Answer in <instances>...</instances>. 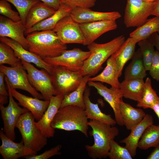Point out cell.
Wrapping results in <instances>:
<instances>
[{
  "label": "cell",
  "instance_id": "6da1fadb",
  "mask_svg": "<svg viewBox=\"0 0 159 159\" xmlns=\"http://www.w3.org/2000/svg\"><path fill=\"white\" fill-rule=\"evenodd\" d=\"M28 50L43 59L60 55L67 50L53 30L35 32L27 35Z\"/></svg>",
  "mask_w": 159,
  "mask_h": 159
},
{
  "label": "cell",
  "instance_id": "7a4b0ae2",
  "mask_svg": "<svg viewBox=\"0 0 159 159\" xmlns=\"http://www.w3.org/2000/svg\"><path fill=\"white\" fill-rule=\"evenodd\" d=\"M125 40V37L121 35L106 43L99 44L94 42L87 45L90 54L85 61L80 70L83 76L87 75L91 77L97 74L102 69L103 64Z\"/></svg>",
  "mask_w": 159,
  "mask_h": 159
},
{
  "label": "cell",
  "instance_id": "3957f363",
  "mask_svg": "<svg viewBox=\"0 0 159 159\" xmlns=\"http://www.w3.org/2000/svg\"><path fill=\"white\" fill-rule=\"evenodd\" d=\"M88 124L92 129L89 132L90 135L93 137L94 142L92 145H85L88 155L93 159L108 157L110 142L118 135V129L116 127L95 120H91Z\"/></svg>",
  "mask_w": 159,
  "mask_h": 159
},
{
  "label": "cell",
  "instance_id": "277c9868",
  "mask_svg": "<svg viewBox=\"0 0 159 159\" xmlns=\"http://www.w3.org/2000/svg\"><path fill=\"white\" fill-rule=\"evenodd\" d=\"M85 110L77 106L68 105L58 110L51 124L54 129L78 130L88 137L89 121Z\"/></svg>",
  "mask_w": 159,
  "mask_h": 159
},
{
  "label": "cell",
  "instance_id": "5b68a950",
  "mask_svg": "<svg viewBox=\"0 0 159 159\" xmlns=\"http://www.w3.org/2000/svg\"><path fill=\"white\" fill-rule=\"evenodd\" d=\"M35 120L32 113L28 111L20 116L15 127L19 130L25 146L37 152L46 145L48 138L37 127Z\"/></svg>",
  "mask_w": 159,
  "mask_h": 159
},
{
  "label": "cell",
  "instance_id": "8992f818",
  "mask_svg": "<svg viewBox=\"0 0 159 159\" xmlns=\"http://www.w3.org/2000/svg\"><path fill=\"white\" fill-rule=\"evenodd\" d=\"M50 75L56 95L64 96L75 90L84 77L80 70L73 71L61 66H53Z\"/></svg>",
  "mask_w": 159,
  "mask_h": 159
},
{
  "label": "cell",
  "instance_id": "52a82bcc",
  "mask_svg": "<svg viewBox=\"0 0 159 159\" xmlns=\"http://www.w3.org/2000/svg\"><path fill=\"white\" fill-rule=\"evenodd\" d=\"M157 1L127 0L124 22L127 28L138 27L144 24L152 13Z\"/></svg>",
  "mask_w": 159,
  "mask_h": 159
},
{
  "label": "cell",
  "instance_id": "ba28073f",
  "mask_svg": "<svg viewBox=\"0 0 159 159\" xmlns=\"http://www.w3.org/2000/svg\"><path fill=\"white\" fill-rule=\"evenodd\" d=\"M25 70L23 65L15 67H7L3 64L0 65V71L5 74V80L7 82L11 88L24 90L33 97L41 100L44 99L42 95L30 84Z\"/></svg>",
  "mask_w": 159,
  "mask_h": 159
},
{
  "label": "cell",
  "instance_id": "9c48e42d",
  "mask_svg": "<svg viewBox=\"0 0 159 159\" xmlns=\"http://www.w3.org/2000/svg\"><path fill=\"white\" fill-rule=\"evenodd\" d=\"M27 71L29 81L32 86L42 95L45 100L56 95L52 85L50 74L45 69L39 70L31 63L21 61Z\"/></svg>",
  "mask_w": 159,
  "mask_h": 159
},
{
  "label": "cell",
  "instance_id": "30bf717a",
  "mask_svg": "<svg viewBox=\"0 0 159 159\" xmlns=\"http://www.w3.org/2000/svg\"><path fill=\"white\" fill-rule=\"evenodd\" d=\"M5 81L9 93V102L6 107L0 105L1 116L4 124L3 130L8 137L14 141L16 139L14 130L16 122L22 114L29 110L26 108L21 107L15 101L8 83Z\"/></svg>",
  "mask_w": 159,
  "mask_h": 159
},
{
  "label": "cell",
  "instance_id": "8fae6325",
  "mask_svg": "<svg viewBox=\"0 0 159 159\" xmlns=\"http://www.w3.org/2000/svg\"><path fill=\"white\" fill-rule=\"evenodd\" d=\"M90 54V51H85L79 48H74L65 50L58 56L43 59L52 66H61L72 71H78L81 70L85 61Z\"/></svg>",
  "mask_w": 159,
  "mask_h": 159
},
{
  "label": "cell",
  "instance_id": "7c38bea8",
  "mask_svg": "<svg viewBox=\"0 0 159 159\" xmlns=\"http://www.w3.org/2000/svg\"><path fill=\"white\" fill-rule=\"evenodd\" d=\"M52 30L63 44L76 43L84 45L85 42L80 24L70 15L61 19Z\"/></svg>",
  "mask_w": 159,
  "mask_h": 159
},
{
  "label": "cell",
  "instance_id": "4fadbf2b",
  "mask_svg": "<svg viewBox=\"0 0 159 159\" xmlns=\"http://www.w3.org/2000/svg\"><path fill=\"white\" fill-rule=\"evenodd\" d=\"M87 84L95 88L97 93L109 104L113 111L117 124L123 125L120 109V104L123 97L121 90L112 87L109 88L100 82L89 81Z\"/></svg>",
  "mask_w": 159,
  "mask_h": 159
},
{
  "label": "cell",
  "instance_id": "5bb4252c",
  "mask_svg": "<svg viewBox=\"0 0 159 159\" xmlns=\"http://www.w3.org/2000/svg\"><path fill=\"white\" fill-rule=\"evenodd\" d=\"M0 138L2 141L0 154L4 159H17L37 154V152L26 147L22 140L16 143L8 137L2 128L0 130Z\"/></svg>",
  "mask_w": 159,
  "mask_h": 159
},
{
  "label": "cell",
  "instance_id": "9a60e30c",
  "mask_svg": "<svg viewBox=\"0 0 159 159\" xmlns=\"http://www.w3.org/2000/svg\"><path fill=\"white\" fill-rule=\"evenodd\" d=\"M26 30L25 24L21 20L14 21L4 16H0V37L13 39L28 50V44L24 36Z\"/></svg>",
  "mask_w": 159,
  "mask_h": 159
},
{
  "label": "cell",
  "instance_id": "2e32d148",
  "mask_svg": "<svg viewBox=\"0 0 159 159\" xmlns=\"http://www.w3.org/2000/svg\"><path fill=\"white\" fill-rule=\"evenodd\" d=\"M70 15L79 24L102 20H115L121 17L118 12H102L93 11L89 8L77 7L73 8Z\"/></svg>",
  "mask_w": 159,
  "mask_h": 159
},
{
  "label": "cell",
  "instance_id": "e0dca14e",
  "mask_svg": "<svg viewBox=\"0 0 159 159\" xmlns=\"http://www.w3.org/2000/svg\"><path fill=\"white\" fill-rule=\"evenodd\" d=\"M85 39L84 45H88L101 35L116 29L117 25L115 20H102L80 24Z\"/></svg>",
  "mask_w": 159,
  "mask_h": 159
},
{
  "label": "cell",
  "instance_id": "ac0fdd59",
  "mask_svg": "<svg viewBox=\"0 0 159 159\" xmlns=\"http://www.w3.org/2000/svg\"><path fill=\"white\" fill-rule=\"evenodd\" d=\"M64 96L57 95L52 96L49 105L42 117L36 124L43 133L47 138L53 137L55 129L51 125V123L57 111L60 107Z\"/></svg>",
  "mask_w": 159,
  "mask_h": 159
},
{
  "label": "cell",
  "instance_id": "d6986e66",
  "mask_svg": "<svg viewBox=\"0 0 159 159\" xmlns=\"http://www.w3.org/2000/svg\"><path fill=\"white\" fill-rule=\"evenodd\" d=\"M0 42L10 46L16 56L21 60L33 63L39 68L43 69L51 74L52 66L46 62L36 54L24 49L19 43L10 38L0 37Z\"/></svg>",
  "mask_w": 159,
  "mask_h": 159
},
{
  "label": "cell",
  "instance_id": "ffe728a7",
  "mask_svg": "<svg viewBox=\"0 0 159 159\" xmlns=\"http://www.w3.org/2000/svg\"><path fill=\"white\" fill-rule=\"evenodd\" d=\"M10 88L12 96L19 102V104L30 112L37 121L40 120L47 109L49 100H42L37 98L29 97L15 89Z\"/></svg>",
  "mask_w": 159,
  "mask_h": 159
},
{
  "label": "cell",
  "instance_id": "44dd1931",
  "mask_svg": "<svg viewBox=\"0 0 159 159\" xmlns=\"http://www.w3.org/2000/svg\"><path fill=\"white\" fill-rule=\"evenodd\" d=\"M152 116L146 114L143 120L131 130L129 135L125 138L121 140L120 142L125 144L132 157L136 155L137 149L140 139L146 129L153 124Z\"/></svg>",
  "mask_w": 159,
  "mask_h": 159
},
{
  "label": "cell",
  "instance_id": "7402d4cb",
  "mask_svg": "<svg viewBox=\"0 0 159 159\" xmlns=\"http://www.w3.org/2000/svg\"><path fill=\"white\" fill-rule=\"evenodd\" d=\"M72 9L69 6L61 3L58 9L53 15L31 28L26 29L25 34L27 35L36 31L52 30L61 19L70 14Z\"/></svg>",
  "mask_w": 159,
  "mask_h": 159
},
{
  "label": "cell",
  "instance_id": "603a6c76",
  "mask_svg": "<svg viewBox=\"0 0 159 159\" xmlns=\"http://www.w3.org/2000/svg\"><path fill=\"white\" fill-rule=\"evenodd\" d=\"M56 10L39 1L30 9L26 16L25 24L28 29L53 15Z\"/></svg>",
  "mask_w": 159,
  "mask_h": 159
},
{
  "label": "cell",
  "instance_id": "cb8c5ba5",
  "mask_svg": "<svg viewBox=\"0 0 159 159\" xmlns=\"http://www.w3.org/2000/svg\"><path fill=\"white\" fill-rule=\"evenodd\" d=\"M90 89L86 88L84 94V100L85 105V111L88 119L95 120L114 126L117 124L115 120L110 115L102 112L100 109L98 104L92 103L90 98Z\"/></svg>",
  "mask_w": 159,
  "mask_h": 159
},
{
  "label": "cell",
  "instance_id": "d4e9b609",
  "mask_svg": "<svg viewBox=\"0 0 159 159\" xmlns=\"http://www.w3.org/2000/svg\"><path fill=\"white\" fill-rule=\"evenodd\" d=\"M120 109L123 125L128 130L139 124L146 115L142 109L135 108L123 101L120 103Z\"/></svg>",
  "mask_w": 159,
  "mask_h": 159
},
{
  "label": "cell",
  "instance_id": "484cf974",
  "mask_svg": "<svg viewBox=\"0 0 159 159\" xmlns=\"http://www.w3.org/2000/svg\"><path fill=\"white\" fill-rule=\"evenodd\" d=\"M116 61L112 55L107 60V65L100 74L94 77H90L89 81L107 83L111 87L119 88L120 82Z\"/></svg>",
  "mask_w": 159,
  "mask_h": 159
},
{
  "label": "cell",
  "instance_id": "4316f807",
  "mask_svg": "<svg viewBox=\"0 0 159 159\" xmlns=\"http://www.w3.org/2000/svg\"><path fill=\"white\" fill-rule=\"evenodd\" d=\"M137 43L133 39L129 37L112 54L116 63L119 77L122 75L125 64L132 58L135 52Z\"/></svg>",
  "mask_w": 159,
  "mask_h": 159
},
{
  "label": "cell",
  "instance_id": "83f0119b",
  "mask_svg": "<svg viewBox=\"0 0 159 159\" xmlns=\"http://www.w3.org/2000/svg\"><path fill=\"white\" fill-rule=\"evenodd\" d=\"M144 85L143 79H124L120 83L119 88L122 92L123 97L138 102L142 98Z\"/></svg>",
  "mask_w": 159,
  "mask_h": 159
},
{
  "label": "cell",
  "instance_id": "f1b7e54d",
  "mask_svg": "<svg viewBox=\"0 0 159 159\" xmlns=\"http://www.w3.org/2000/svg\"><path fill=\"white\" fill-rule=\"evenodd\" d=\"M90 77L87 75L84 76L79 86L73 91L64 96L61 107L68 105H74L85 110L84 94Z\"/></svg>",
  "mask_w": 159,
  "mask_h": 159
},
{
  "label": "cell",
  "instance_id": "f546056e",
  "mask_svg": "<svg viewBox=\"0 0 159 159\" xmlns=\"http://www.w3.org/2000/svg\"><path fill=\"white\" fill-rule=\"evenodd\" d=\"M132 59L125 69L124 79H143L147 74L139 49L135 52Z\"/></svg>",
  "mask_w": 159,
  "mask_h": 159
},
{
  "label": "cell",
  "instance_id": "4dcf8cb0",
  "mask_svg": "<svg viewBox=\"0 0 159 159\" xmlns=\"http://www.w3.org/2000/svg\"><path fill=\"white\" fill-rule=\"evenodd\" d=\"M159 34V17L156 16L148 19L142 25L137 27L130 34V37L137 43L149 38L153 33Z\"/></svg>",
  "mask_w": 159,
  "mask_h": 159
},
{
  "label": "cell",
  "instance_id": "1f68e13d",
  "mask_svg": "<svg viewBox=\"0 0 159 159\" xmlns=\"http://www.w3.org/2000/svg\"><path fill=\"white\" fill-rule=\"evenodd\" d=\"M159 145V125H152L144 131L139 140L138 148L146 150Z\"/></svg>",
  "mask_w": 159,
  "mask_h": 159
},
{
  "label": "cell",
  "instance_id": "d6a6232c",
  "mask_svg": "<svg viewBox=\"0 0 159 159\" xmlns=\"http://www.w3.org/2000/svg\"><path fill=\"white\" fill-rule=\"evenodd\" d=\"M159 99V97L152 87L151 79L149 77L147 78L145 82L142 98L140 101L137 102L136 106L144 109H151L152 105Z\"/></svg>",
  "mask_w": 159,
  "mask_h": 159
},
{
  "label": "cell",
  "instance_id": "836d02e7",
  "mask_svg": "<svg viewBox=\"0 0 159 159\" xmlns=\"http://www.w3.org/2000/svg\"><path fill=\"white\" fill-rule=\"evenodd\" d=\"M6 64L15 67L22 65L13 49L7 44L0 42V65Z\"/></svg>",
  "mask_w": 159,
  "mask_h": 159
},
{
  "label": "cell",
  "instance_id": "e575fe53",
  "mask_svg": "<svg viewBox=\"0 0 159 159\" xmlns=\"http://www.w3.org/2000/svg\"><path fill=\"white\" fill-rule=\"evenodd\" d=\"M145 69L149 71L153 61L155 50V45L150 38L138 42Z\"/></svg>",
  "mask_w": 159,
  "mask_h": 159
},
{
  "label": "cell",
  "instance_id": "d590c367",
  "mask_svg": "<svg viewBox=\"0 0 159 159\" xmlns=\"http://www.w3.org/2000/svg\"><path fill=\"white\" fill-rule=\"evenodd\" d=\"M108 157L110 159H132V157L128 149L119 145L114 140H111Z\"/></svg>",
  "mask_w": 159,
  "mask_h": 159
},
{
  "label": "cell",
  "instance_id": "8d00e7d4",
  "mask_svg": "<svg viewBox=\"0 0 159 159\" xmlns=\"http://www.w3.org/2000/svg\"><path fill=\"white\" fill-rule=\"evenodd\" d=\"M12 4L19 14L21 20L25 24L27 15L31 7L39 0H6Z\"/></svg>",
  "mask_w": 159,
  "mask_h": 159
},
{
  "label": "cell",
  "instance_id": "74e56055",
  "mask_svg": "<svg viewBox=\"0 0 159 159\" xmlns=\"http://www.w3.org/2000/svg\"><path fill=\"white\" fill-rule=\"evenodd\" d=\"M0 14L14 21L21 20L18 12L13 10L10 4L6 0L0 1Z\"/></svg>",
  "mask_w": 159,
  "mask_h": 159
},
{
  "label": "cell",
  "instance_id": "f35d334b",
  "mask_svg": "<svg viewBox=\"0 0 159 159\" xmlns=\"http://www.w3.org/2000/svg\"><path fill=\"white\" fill-rule=\"evenodd\" d=\"M62 146L59 144L39 155L28 156L24 158L26 159H47L52 156L60 155Z\"/></svg>",
  "mask_w": 159,
  "mask_h": 159
},
{
  "label": "cell",
  "instance_id": "ab89813d",
  "mask_svg": "<svg viewBox=\"0 0 159 159\" xmlns=\"http://www.w3.org/2000/svg\"><path fill=\"white\" fill-rule=\"evenodd\" d=\"M61 3L65 4L72 9L79 7L90 8L94 6L97 0H60Z\"/></svg>",
  "mask_w": 159,
  "mask_h": 159
},
{
  "label": "cell",
  "instance_id": "60d3db41",
  "mask_svg": "<svg viewBox=\"0 0 159 159\" xmlns=\"http://www.w3.org/2000/svg\"><path fill=\"white\" fill-rule=\"evenodd\" d=\"M149 71L151 77L159 82V53L157 50L155 51Z\"/></svg>",
  "mask_w": 159,
  "mask_h": 159
},
{
  "label": "cell",
  "instance_id": "b9f144b4",
  "mask_svg": "<svg viewBox=\"0 0 159 159\" xmlns=\"http://www.w3.org/2000/svg\"><path fill=\"white\" fill-rule=\"evenodd\" d=\"M5 77V74L0 71V95L9 96V93L4 84Z\"/></svg>",
  "mask_w": 159,
  "mask_h": 159
},
{
  "label": "cell",
  "instance_id": "7bdbcfd3",
  "mask_svg": "<svg viewBox=\"0 0 159 159\" xmlns=\"http://www.w3.org/2000/svg\"><path fill=\"white\" fill-rule=\"evenodd\" d=\"M56 10H57L61 4L60 0H39Z\"/></svg>",
  "mask_w": 159,
  "mask_h": 159
},
{
  "label": "cell",
  "instance_id": "ee69618b",
  "mask_svg": "<svg viewBox=\"0 0 159 159\" xmlns=\"http://www.w3.org/2000/svg\"><path fill=\"white\" fill-rule=\"evenodd\" d=\"M153 42L155 47L159 53V34L155 32L152 34L149 37Z\"/></svg>",
  "mask_w": 159,
  "mask_h": 159
},
{
  "label": "cell",
  "instance_id": "f6af8a7d",
  "mask_svg": "<svg viewBox=\"0 0 159 159\" xmlns=\"http://www.w3.org/2000/svg\"><path fill=\"white\" fill-rule=\"evenodd\" d=\"M147 159H159V145L155 147Z\"/></svg>",
  "mask_w": 159,
  "mask_h": 159
},
{
  "label": "cell",
  "instance_id": "bcb514c9",
  "mask_svg": "<svg viewBox=\"0 0 159 159\" xmlns=\"http://www.w3.org/2000/svg\"><path fill=\"white\" fill-rule=\"evenodd\" d=\"M151 109L154 111L159 120V99L152 105Z\"/></svg>",
  "mask_w": 159,
  "mask_h": 159
},
{
  "label": "cell",
  "instance_id": "7dc6e473",
  "mask_svg": "<svg viewBox=\"0 0 159 159\" xmlns=\"http://www.w3.org/2000/svg\"><path fill=\"white\" fill-rule=\"evenodd\" d=\"M152 15L159 17V0L157 1L153 11Z\"/></svg>",
  "mask_w": 159,
  "mask_h": 159
},
{
  "label": "cell",
  "instance_id": "c3c4849f",
  "mask_svg": "<svg viewBox=\"0 0 159 159\" xmlns=\"http://www.w3.org/2000/svg\"><path fill=\"white\" fill-rule=\"evenodd\" d=\"M8 102V96L0 95V105H4Z\"/></svg>",
  "mask_w": 159,
  "mask_h": 159
},
{
  "label": "cell",
  "instance_id": "681fc988",
  "mask_svg": "<svg viewBox=\"0 0 159 159\" xmlns=\"http://www.w3.org/2000/svg\"><path fill=\"white\" fill-rule=\"evenodd\" d=\"M144 1H148V2H154L157 1L158 0H143Z\"/></svg>",
  "mask_w": 159,
  "mask_h": 159
}]
</instances>
